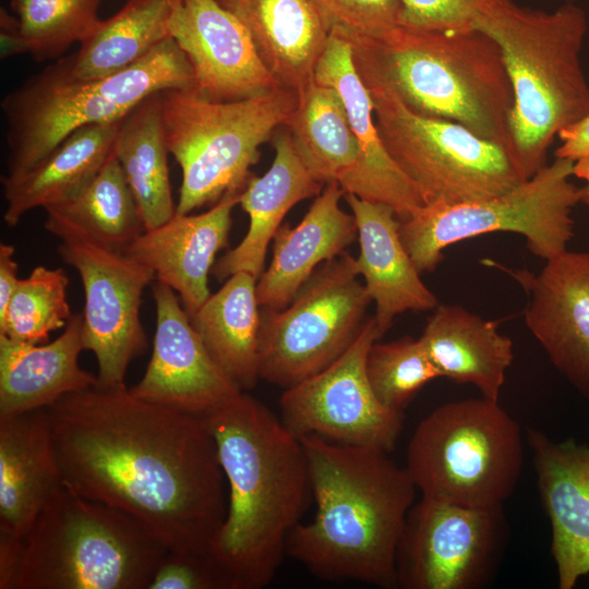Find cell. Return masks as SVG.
I'll list each match as a JSON object with an SVG mask.
<instances>
[{"label": "cell", "instance_id": "cell-1", "mask_svg": "<svg viewBox=\"0 0 589 589\" xmlns=\"http://www.w3.org/2000/svg\"><path fill=\"white\" fill-rule=\"evenodd\" d=\"M46 411L67 488L127 513L170 550L209 553L228 491L205 417L98 384Z\"/></svg>", "mask_w": 589, "mask_h": 589}, {"label": "cell", "instance_id": "cell-2", "mask_svg": "<svg viewBox=\"0 0 589 589\" xmlns=\"http://www.w3.org/2000/svg\"><path fill=\"white\" fill-rule=\"evenodd\" d=\"M205 419L228 491L226 516L209 553L231 589L265 588L312 496L303 444L245 392Z\"/></svg>", "mask_w": 589, "mask_h": 589}, {"label": "cell", "instance_id": "cell-3", "mask_svg": "<svg viewBox=\"0 0 589 589\" xmlns=\"http://www.w3.org/2000/svg\"><path fill=\"white\" fill-rule=\"evenodd\" d=\"M300 440L316 510L290 532L286 554L323 580L397 587V550L418 490L407 469L383 449Z\"/></svg>", "mask_w": 589, "mask_h": 589}, {"label": "cell", "instance_id": "cell-4", "mask_svg": "<svg viewBox=\"0 0 589 589\" xmlns=\"http://www.w3.org/2000/svg\"><path fill=\"white\" fill-rule=\"evenodd\" d=\"M339 35L351 44L363 81L383 83L414 112L459 123L506 149L514 96L501 48L488 34L398 24L375 36Z\"/></svg>", "mask_w": 589, "mask_h": 589}, {"label": "cell", "instance_id": "cell-5", "mask_svg": "<svg viewBox=\"0 0 589 589\" xmlns=\"http://www.w3.org/2000/svg\"><path fill=\"white\" fill-rule=\"evenodd\" d=\"M501 48L514 103L506 152L522 181L546 165L564 129L589 115V84L580 63L586 12L573 3L554 11L514 2L474 25Z\"/></svg>", "mask_w": 589, "mask_h": 589}, {"label": "cell", "instance_id": "cell-6", "mask_svg": "<svg viewBox=\"0 0 589 589\" xmlns=\"http://www.w3.org/2000/svg\"><path fill=\"white\" fill-rule=\"evenodd\" d=\"M167 550L132 516L63 484L23 539L12 589H148Z\"/></svg>", "mask_w": 589, "mask_h": 589}, {"label": "cell", "instance_id": "cell-7", "mask_svg": "<svg viewBox=\"0 0 589 589\" xmlns=\"http://www.w3.org/2000/svg\"><path fill=\"white\" fill-rule=\"evenodd\" d=\"M298 99L285 86L229 101L212 100L194 88L160 92L167 147L182 171L176 213L190 214L242 192L260 147L286 124Z\"/></svg>", "mask_w": 589, "mask_h": 589}, {"label": "cell", "instance_id": "cell-8", "mask_svg": "<svg viewBox=\"0 0 589 589\" xmlns=\"http://www.w3.org/2000/svg\"><path fill=\"white\" fill-rule=\"evenodd\" d=\"M518 422L485 397L446 402L416 428L406 466L421 496L474 508H500L524 466Z\"/></svg>", "mask_w": 589, "mask_h": 589}, {"label": "cell", "instance_id": "cell-9", "mask_svg": "<svg viewBox=\"0 0 589 589\" xmlns=\"http://www.w3.org/2000/svg\"><path fill=\"white\" fill-rule=\"evenodd\" d=\"M572 176L574 163L555 157L500 195L457 204H426L399 219L400 239L420 273L433 272L447 247L493 232L524 236L528 250L548 261L566 251L574 236L572 212L580 202Z\"/></svg>", "mask_w": 589, "mask_h": 589}, {"label": "cell", "instance_id": "cell-10", "mask_svg": "<svg viewBox=\"0 0 589 589\" xmlns=\"http://www.w3.org/2000/svg\"><path fill=\"white\" fill-rule=\"evenodd\" d=\"M74 53L31 76L1 100L7 121L8 176L23 173L76 129L122 119L160 87L147 59L92 81L72 74Z\"/></svg>", "mask_w": 589, "mask_h": 589}, {"label": "cell", "instance_id": "cell-11", "mask_svg": "<svg viewBox=\"0 0 589 589\" xmlns=\"http://www.w3.org/2000/svg\"><path fill=\"white\" fill-rule=\"evenodd\" d=\"M363 82L388 154L429 204L480 201L522 182L503 146L459 123L414 112L383 83Z\"/></svg>", "mask_w": 589, "mask_h": 589}, {"label": "cell", "instance_id": "cell-12", "mask_svg": "<svg viewBox=\"0 0 589 589\" xmlns=\"http://www.w3.org/2000/svg\"><path fill=\"white\" fill-rule=\"evenodd\" d=\"M359 277L356 259L345 251L321 264L284 309H261V378L292 387L351 346L372 302Z\"/></svg>", "mask_w": 589, "mask_h": 589}, {"label": "cell", "instance_id": "cell-13", "mask_svg": "<svg viewBox=\"0 0 589 589\" xmlns=\"http://www.w3.org/2000/svg\"><path fill=\"white\" fill-rule=\"evenodd\" d=\"M508 541L504 507L474 508L421 496L397 550V587L481 589L495 577Z\"/></svg>", "mask_w": 589, "mask_h": 589}, {"label": "cell", "instance_id": "cell-14", "mask_svg": "<svg viewBox=\"0 0 589 589\" xmlns=\"http://www.w3.org/2000/svg\"><path fill=\"white\" fill-rule=\"evenodd\" d=\"M374 316L368 317L351 346L330 365L284 389L280 420L298 437L317 435L350 445L394 450L404 412L384 407L369 383V349L380 340Z\"/></svg>", "mask_w": 589, "mask_h": 589}, {"label": "cell", "instance_id": "cell-15", "mask_svg": "<svg viewBox=\"0 0 589 589\" xmlns=\"http://www.w3.org/2000/svg\"><path fill=\"white\" fill-rule=\"evenodd\" d=\"M59 239L60 256L76 269L83 285V345L97 360L98 385H125L130 362L147 348L140 309L144 289L156 279L155 274L124 252L81 236Z\"/></svg>", "mask_w": 589, "mask_h": 589}, {"label": "cell", "instance_id": "cell-16", "mask_svg": "<svg viewBox=\"0 0 589 589\" xmlns=\"http://www.w3.org/2000/svg\"><path fill=\"white\" fill-rule=\"evenodd\" d=\"M152 293L157 316L153 352L130 390L146 401L206 417L242 390L212 359L177 293L158 280Z\"/></svg>", "mask_w": 589, "mask_h": 589}, {"label": "cell", "instance_id": "cell-17", "mask_svg": "<svg viewBox=\"0 0 589 589\" xmlns=\"http://www.w3.org/2000/svg\"><path fill=\"white\" fill-rule=\"evenodd\" d=\"M169 32L192 67L194 89L206 98L238 100L281 86L245 26L217 0H173Z\"/></svg>", "mask_w": 589, "mask_h": 589}, {"label": "cell", "instance_id": "cell-18", "mask_svg": "<svg viewBox=\"0 0 589 589\" xmlns=\"http://www.w3.org/2000/svg\"><path fill=\"white\" fill-rule=\"evenodd\" d=\"M506 271L528 294V329L558 372L589 399V252L566 250L537 274Z\"/></svg>", "mask_w": 589, "mask_h": 589}, {"label": "cell", "instance_id": "cell-19", "mask_svg": "<svg viewBox=\"0 0 589 589\" xmlns=\"http://www.w3.org/2000/svg\"><path fill=\"white\" fill-rule=\"evenodd\" d=\"M314 80L338 92L359 146L356 166L339 183L344 193L387 204L400 220L429 204L422 190L393 160L381 139L372 97L356 68L348 39L330 32Z\"/></svg>", "mask_w": 589, "mask_h": 589}, {"label": "cell", "instance_id": "cell-20", "mask_svg": "<svg viewBox=\"0 0 589 589\" xmlns=\"http://www.w3.org/2000/svg\"><path fill=\"white\" fill-rule=\"evenodd\" d=\"M527 442L551 524L557 586L572 589L589 575V446L555 442L536 429L527 430Z\"/></svg>", "mask_w": 589, "mask_h": 589}, {"label": "cell", "instance_id": "cell-21", "mask_svg": "<svg viewBox=\"0 0 589 589\" xmlns=\"http://www.w3.org/2000/svg\"><path fill=\"white\" fill-rule=\"evenodd\" d=\"M240 193L226 194L202 214L176 213L165 224L144 230L123 251L169 286L189 316L211 296L208 275L216 254L228 243Z\"/></svg>", "mask_w": 589, "mask_h": 589}, {"label": "cell", "instance_id": "cell-22", "mask_svg": "<svg viewBox=\"0 0 589 589\" xmlns=\"http://www.w3.org/2000/svg\"><path fill=\"white\" fill-rule=\"evenodd\" d=\"M62 485L46 409L0 417V536L24 539Z\"/></svg>", "mask_w": 589, "mask_h": 589}, {"label": "cell", "instance_id": "cell-23", "mask_svg": "<svg viewBox=\"0 0 589 589\" xmlns=\"http://www.w3.org/2000/svg\"><path fill=\"white\" fill-rule=\"evenodd\" d=\"M344 199L357 224L358 272L375 303L374 318L383 336L397 315L433 310L438 301L422 281L400 239V220L395 209L352 194H345Z\"/></svg>", "mask_w": 589, "mask_h": 589}, {"label": "cell", "instance_id": "cell-24", "mask_svg": "<svg viewBox=\"0 0 589 589\" xmlns=\"http://www.w3.org/2000/svg\"><path fill=\"white\" fill-rule=\"evenodd\" d=\"M344 195L337 182L327 183L297 226L279 227L271 263L256 283L261 309H284L321 264L340 255L358 238L353 215L340 206Z\"/></svg>", "mask_w": 589, "mask_h": 589}, {"label": "cell", "instance_id": "cell-25", "mask_svg": "<svg viewBox=\"0 0 589 589\" xmlns=\"http://www.w3.org/2000/svg\"><path fill=\"white\" fill-rule=\"evenodd\" d=\"M274 151L269 169L251 177L240 193L239 205L249 216V228L239 244L214 264L212 273L218 280L239 272L259 279L265 269L267 248L287 213L324 189L302 164L288 130L276 134Z\"/></svg>", "mask_w": 589, "mask_h": 589}, {"label": "cell", "instance_id": "cell-26", "mask_svg": "<svg viewBox=\"0 0 589 589\" xmlns=\"http://www.w3.org/2000/svg\"><path fill=\"white\" fill-rule=\"evenodd\" d=\"M82 314L69 320L53 341L29 344L0 335V417L46 409L62 397L98 384L83 370Z\"/></svg>", "mask_w": 589, "mask_h": 589}, {"label": "cell", "instance_id": "cell-27", "mask_svg": "<svg viewBox=\"0 0 589 589\" xmlns=\"http://www.w3.org/2000/svg\"><path fill=\"white\" fill-rule=\"evenodd\" d=\"M248 29L279 85L298 95L314 81L330 29L312 0H217Z\"/></svg>", "mask_w": 589, "mask_h": 589}, {"label": "cell", "instance_id": "cell-28", "mask_svg": "<svg viewBox=\"0 0 589 589\" xmlns=\"http://www.w3.org/2000/svg\"><path fill=\"white\" fill-rule=\"evenodd\" d=\"M420 339L441 377L473 385L498 401L514 359L513 341L497 323L457 304H437Z\"/></svg>", "mask_w": 589, "mask_h": 589}, {"label": "cell", "instance_id": "cell-29", "mask_svg": "<svg viewBox=\"0 0 589 589\" xmlns=\"http://www.w3.org/2000/svg\"><path fill=\"white\" fill-rule=\"evenodd\" d=\"M121 120L83 125L23 173L1 176L5 224L13 227L27 212L80 192L113 155Z\"/></svg>", "mask_w": 589, "mask_h": 589}, {"label": "cell", "instance_id": "cell-30", "mask_svg": "<svg viewBox=\"0 0 589 589\" xmlns=\"http://www.w3.org/2000/svg\"><path fill=\"white\" fill-rule=\"evenodd\" d=\"M256 283L250 273L232 274L189 316L212 359L242 392L261 378Z\"/></svg>", "mask_w": 589, "mask_h": 589}, {"label": "cell", "instance_id": "cell-31", "mask_svg": "<svg viewBox=\"0 0 589 589\" xmlns=\"http://www.w3.org/2000/svg\"><path fill=\"white\" fill-rule=\"evenodd\" d=\"M45 212V228L57 238L81 236L119 252L145 230L136 200L115 155L80 192Z\"/></svg>", "mask_w": 589, "mask_h": 589}, {"label": "cell", "instance_id": "cell-32", "mask_svg": "<svg viewBox=\"0 0 589 589\" xmlns=\"http://www.w3.org/2000/svg\"><path fill=\"white\" fill-rule=\"evenodd\" d=\"M168 153L159 92L146 97L122 118L113 147L145 230L165 224L176 214Z\"/></svg>", "mask_w": 589, "mask_h": 589}, {"label": "cell", "instance_id": "cell-33", "mask_svg": "<svg viewBox=\"0 0 589 589\" xmlns=\"http://www.w3.org/2000/svg\"><path fill=\"white\" fill-rule=\"evenodd\" d=\"M284 127L310 175L326 185L338 184L359 159V146L344 101L332 86L315 80L299 94Z\"/></svg>", "mask_w": 589, "mask_h": 589}, {"label": "cell", "instance_id": "cell-34", "mask_svg": "<svg viewBox=\"0 0 589 589\" xmlns=\"http://www.w3.org/2000/svg\"><path fill=\"white\" fill-rule=\"evenodd\" d=\"M173 0H128L74 52L72 74L92 81L135 62L168 38Z\"/></svg>", "mask_w": 589, "mask_h": 589}, {"label": "cell", "instance_id": "cell-35", "mask_svg": "<svg viewBox=\"0 0 589 589\" xmlns=\"http://www.w3.org/2000/svg\"><path fill=\"white\" fill-rule=\"evenodd\" d=\"M103 0H11L24 50L39 62L58 60L86 40L101 20Z\"/></svg>", "mask_w": 589, "mask_h": 589}, {"label": "cell", "instance_id": "cell-36", "mask_svg": "<svg viewBox=\"0 0 589 589\" xmlns=\"http://www.w3.org/2000/svg\"><path fill=\"white\" fill-rule=\"evenodd\" d=\"M69 278L62 268L35 267L20 279L5 315L0 320V335L29 344H43L50 334L65 327L72 317L67 289Z\"/></svg>", "mask_w": 589, "mask_h": 589}, {"label": "cell", "instance_id": "cell-37", "mask_svg": "<svg viewBox=\"0 0 589 589\" xmlns=\"http://www.w3.org/2000/svg\"><path fill=\"white\" fill-rule=\"evenodd\" d=\"M365 370L378 401L397 412H404L424 385L441 377L420 337L411 336L376 340L369 349Z\"/></svg>", "mask_w": 589, "mask_h": 589}, {"label": "cell", "instance_id": "cell-38", "mask_svg": "<svg viewBox=\"0 0 589 589\" xmlns=\"http://www.w3.org/2000/svg\"><path fill=\"white\" fill-rule=\"evenodd\" d=\"M330 32L375 36L400 24L399 0H312Z\"/></svg>", "mask_w": 589, "mask_h": 589}, {"label": "cell", "instance_id": "cell-39", "mask_svg": "<svg viewBox=\"0 0 589 589\" xmlns=\"http://www.w3.org/2000/svg\"><path fill=\"white\" fill-rule=\"evenodd\" d=\"M400 24L419 28L466 31L485 14L513 0H399Z\"/></svg>", "mask_w": 589, "mask_h": 589}, {"label": "cell", "instance_id": "cell-40", "mask_svg": "<svg viewBox=\"0 0 589 589\" xmlns=\"http://www.w3.org/2000/svg\"><path fill=\"white\" fill-rule=\"evenodd\" d=\"M148 589H231L211 553L168 549Z\"/></svg>", "mask_w": 589, "mask_h": 589}, {"label": "cell", "instance_id": "cell-41", "mask_svg": "<svg viewBox=\"0 0 589 589\" xmlns=\"http://www.w3.org/2000/svg\"><path fill=\"white\" fill-rule=\"evenodd\" d=\"M555 157L574 163V175L589 183V115L558 133Z\"/></svg>", "mask_w": 589, "mask_h": 589}, {"label": "cell", "instance_id": "cell-42", "mask_svg": "<svg viewBox=\"0 0 589 589\" xmlns=\"http://www.w3.org/2000/svg\"><path fill=\"white\" fill-rule=\"evenodd\" d=\"M15 249L9 243H0V320L5 315L10 300L20 281Z\"/></svg>", "mask_w": 589, "mask_h": 589}, {"label": "cell", "instance_id": "cell-43", "mask_svg": "<svg viewBox=\"0 0 589 589\" xmlns=\"http://www.w3.org/2000/svg\"><path fill=\"white\" fill-rule=\"evenodd\" d=\"M579 202L589 206V183L579 188Z\"/></svg>", "mask_w": 589, "mask_h": 589}]
</instances>
